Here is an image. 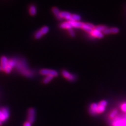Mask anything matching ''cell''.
<instances>
[{
  "label": "cell",
  "instance_id": "1",
  "mask_svg": "<svg viewBox=\"0 0 126 126\" xmlns=\"http://www.w3.org/2000/svg\"><path fill=\"white\" fill-rule=\"evenodd\" d=\"M36 119V110L34 108H29L28 110L27 120L28 122L33 123Z\"/></svg>",
  "mask_w": 126,
  "mask_h": 126
},
{
  "label": "cell",
  "instance_id": "2",
  "mask_svg": "<svg viewBox=\"0 0 126 126\" xmlns=\"http://www.w3.org/2000/svg\"><path fill=\"white\" fill-rule=\"evenodd\" d=\"M40 73L41 75H46V76H51L53 77L58 76V73L55 70H50V69H42L40 71Z\"/></svg>",
  "mask_w": 126,
  "mask_h": 126
},
{
  "label": "cell",
  "instance_id": "3",
  "mask_svg": "<svg viewBox=\"0 0 126 126\" xmlns=\"http://www.w3.org/2000/svg\"><path fill=\"white\" fill-rule=\"evenodd\" d=\"M63 76L64 77L68 80L70 81H74L75 79V77L72 74L69 73L66 70H63L62 72Z\"/></svg>",
  "mask_w": 126,
  "mask_h": 126
},
{
  "label": "cell",
  "instance_id": "4",
  "mask_svg": "<svg viewBox=\"0 0 126 126\" xmlns=\"http://www.w3.org/2000/svg\"><path fill=\"white\" fill-rule=\"evenodd\" d=\"M8 59L5 57L2 56L0 58V66L2 69V70L4 71L6 67L7 66L8 63Z\"/></svg>",
  "mask_w": 126,
  "mask_h": 126
},
{
  "label": "cell",
  "instance_id": "5",
  "mask_svg": "<svg viewBox=\"0 0 126 126\" xmlns=\"http://www.w3.org/2000/svg\"><path fill=\"white\" fill-rule=\"evenodd\" d=\"M70 24L71 25L72 27L75 28H82L83 23L80 22H77L73 21H68Z\"/></svg>",
  "mask_w": 126,
  "mask_h": 126
},
{
  "label": "cell",
  "instance_id": "6",
  "mask_svg": "<svg viewBox=\"0 0 126 126\" xmlns=\"http://www.w3.org/2000/svg\"><path fill=\"white\" fill-rule=\"evenodd\" d=\"M93 36H94L96 37H98L99 38H101L103 37V34L102 32H99L95 29H94L93 31L90 33Z\"/></svg>",
  "mask_w": 126,
  "mask_h": 126
},
{
  "label": "cell",
  "instance_id": "7",
  "mask_svg": "<svg viewBox=\"0 0 126 126\" xmlns=\"http://www.w3.org/2000/svg\"><path fill=\"white\" fill-rule=\"evenodd\" d=\"M52 11L53 13L54 14V15L59 20H61L62 18L60 16V12L59 10V9L57 7H53L52 8Z\"/></svg>",
  "mask_w": 126,
  "mask_h": 126
},
{
  "label": "cell",
  "instance_id": "8",
  "mask_svg": "<svg viewBox=\"0 0 126 126\" xmlns=\"http://www.w3.org/2000/svg\"><path fill=\"white\" fill-rule=\"evenodd\" d=\"M60 16L61 18H64L69 21H70L72 17V14L68 12H60Z\"/></svg>",
  "mask_w": 126,
  "mask_h": 126
},
{
  "label": "cell",
  "instance_id": "9",
  "mask_svg": "<svg viewBox=\"0 0 126 126\" xmlns=\"http://www.w3.org/2000/svg\"><path fill=\"white\" fill-rule=\"evenodd\" d=\"M98 107V104L93 103L90 106V111L93 114L96 113V110Z\"/></svg>",
  "mask_w": 126,
  "mask_h": 126
},
{
  "label": "cell",
  "instance_id": "10",
  "mask_svg": "<svg viewBox=\"0 0 126 126\" xmlns=\"http://www.w3.org/2000/svg\"><path fill=\"white\" fill-rule=\"evenodd\" d=\"M0 109L1 110V112L3 113L6 119L7 120L9 117V111L8 108L7 107H3Z\"/></svg>",
  "mask_w": 126,
  "mask_h": 126
},
{
  "label": "cell",
  "instance_id": "11",
  "mask_svg": "<svg viewBox=\"0 0 126 126\" xmlns=\"http://www.w3.org/2000/svg\"><path fill=\"white\" fill-rule=\"evenodd\" d=\"M60 27L62 29H67L68 30L72 29V27L71 25L70 24V23L68 22H64V23H62L60 24Z\"/></svg>",
  "mask_w": 126,
  "mask_h": 126
},
{
  "label": "cell",
  "instance_id": "12",
  "mask_svg": "<svg viewBox=\"0 0 126 126\" xmlns=\"http://www.w3.org/2000/svg\"><path fill=\"white\" fill-rule=\"evenodd\" d=\"M30 13L32 16H35L36 13V8L34 5H32L30 7Z\"/></svg>",
  "mask_w": 126,
  "mask_h": 126
},
{
  "label": "cell",
  "instance_id": "13",
  "mask_svg": "<svg viewBox=\"0 0 126 126\" xmlns=\"http://www.w3.org/2000/svg\"><path fill=\"white\" fill-rule=\"evenodd\" d=\"M80 19H81V17L80 16L77 14H73L72 15L71 19L70 21L79 22V21H80Z\"/></svg>",
  "mask_w": 126,
  "mask_h": 126
},
{
  "label": "cell",
  "instance_id": "14",
  "mask_svg": "<svg viewBox=\"0 0 126 126\" xmlns=\"http://www.w3.org/2000/svg\"><path fill=\"white\" fill-rule=\"evenodd\" d=\"M82 29H83L86 32H87L88 33H89L90 34L93 31V29H91L90 28L88 27L86 23H83V26H82Z\"/></svg>",
  "mask_w": 126,
  "mask_h": 126
},
{
  "label": "cell",
  "instance_id": "15",
  "mask_svg": "<svg viewBox=\"0 0 126 126\" xmlns=\"http://www.w3.org/2000/svg\"><path fill=\"white\" fill-rule=\"evenodd\" d=\"M105 109H106V107L101 106L98 105V107L96 110V113H103L105 111Z\"/></svg>",
  "mask_w": 126,
  "mask_h": 126
},
{
  "label": "cell",
  "instance_id": "16",
  "mask_svg": "<svg viewBox=\"0 0 126 126\" xmlns=\"http://www.w3.org/2000/svg\"><path fill=\"white\" fill-rule=\"evenodd\" d=\"M53 78V77L51 76H46L43 80V83L45 84L49 83L50 81Z\"/></svg>",
  "mask_w": 126,
  "mask_h": 126
},
{
  "label": "cell",
  "instance_id": "17",
  "mask_svg": "<svg viewBox=\"0 0 126 126\" xmlns=\"http://www.w3.org/2000/svg\"><path fill=\"white\" fill-rule=\"evenodd\" d=\"M16 61L15 60L10 59L8 61L7 65H9L11 66V67L13 68L16 65Z\"/></svg>",
  "mask_w": 126,
  "mask_h": 126
},
{
  "label": "cell",
  "instance_id": "18",
  "mask_svg": "<svg viewBox=\"0 0 126 126\" xmlns=\"http://www.w3.org/2000/svg\"><path fill=\"white\" fill-rule=\"evenodd\" d=\"M40 31L41 32V33L44 35H45L46 33H47L49 31V29L48 27H47V26H44L41 29Z\"/></svg>",
  "mask_w": 126,
  "mask_h": 126
},
{
  "label": "cell",
  "instance_id": "19",
  "mask_svg": "<svg viewBox=\"0 0 126 126\" xmlns=\"http://www.w3.org/2000/svg\"><path fill=\"white\" fill-rule=\"evenodd\" d=\"M106 29H107V27L105 26H103V25H99V26H96L95 28V30L101 32H103Z\"/></svg>",
  "mask_w": 126,
  "mask_h": 126
},
{
  "label": "cell",
  "instance_id": "20",
  "mask_svg": "<svg viewBox=\"0 0 126 126\" xmlns=\"http://www.w3.org/2000/svg\"><path fill=\"white\" fill-rule=\"evenodd\" d=\"M43 36V34L41 33L40 31L39 30L36 32L34 36H35V38L36 39H40Z\"/></svg>",
  "mask_w": 126,
  "mask_h": 126
},
{
  "label": "cell",
  "instance_id": "21",
  "mask_svg": "<svg viewBox=\"0 0 126 126\" xmlns=\"http://www.w3.org/2000/svg\"><path fill=\"white\" fill-rule=\"evenodd\" d=\"M118 113V111L116 109H114L109 114V117L111 119H113L116 116Z\"/></svg>",
  "mask_w": 126,
  "mask_h": 126
},
{
  "label": "cell",
  "instance_id": "22",
  "mask_svg": "<svg viewBox=\"0 0 126 126\" xmlns=\"http://www.w3.org/2000/svg\"><path fill=\"white\" fill-rule=\"evenodd\" d=\"M0 120L2 122H4L7 120L6 117L4 116V115L3 114V113L1 112V110L0 109Z\"/></svg>",
  "mask_w": 126,
  "mask_h": 126
},
{
  "label": "cell",
  "instance_id": "23",
  "mask_svg": "<svg viewBox=\"0 0 126 126\" xmlns=\"http://www.w3.org/2000/svg\"><path fill=\"white\" fill-rule=\"evenodd\" d=\"M107 102L106 101V100H101V101H100V102H99V104H98V105H99V106H103V107H106V106H107Z\"/></svg>",
  "mask_w": 126,
  "mask_h": 126
},
{
  "label": "cell",
  "instance_id": "24",
  "mask_svg": "<svg viewBox=\"0 0 126 126\" xmlns=\"http://www.w3.org/2000/svg\"><path fill=\"white\" fill-rule=\"evenodd\" d=\"M68 31L69 33V34H70V35L72 37H74L75 36V33H74V32L73 31V30H72V28L68 30Z\"/></svg>",
  "mask_w": 126,
  "mask_h": 126
},
{
  "label": "cell",
  "instance_id": "25",
  "mask_svg": "<svg viewBox=\"0 0 126 126\" xmlns=\"http://www.w3.org/2000/svg\"><path fill=\"white\" fill-rule=\"evenodd\" d=\"M12 68H13L11 67V66H9V65H7V66L6 67L5 70H4L5 72L7 73H9L11 72V71Z\"/></svg>",
  "mask_w": 126,
  "mask_h": 126
},
{
  "label": "cell",
  "instance_id": "26",
  "mask_svg": "<svg viewBox=\"0 0 126 126\" xmlns=\"http://www.w3.org/2000/svg\"><path fill=\"white\" fill-rule=\"evenodd\" d=\"M111 33L116 34L119 32V29L117 28H112L111 29Z\"/></svg>",
  "mask_w": 126,
  "mask_h": 126
},
{
  "label": "cell",
  "instance_id": "27",
  "mask_svg": "<svg viewBox=\"0 0 126 126\" xmlns=\"http://www.w3.org/2000/svg\"><path fill=\"white\" fill-rule=\"evenodd\" d=\"M103 33L105 34H109L111 33V29H109V28H107L103 32Z\"/></svg>",
  "mask_w": 126,
  "mask_h": 126
},
{
  "label": "cell",
  "instance_id": "28",
  "mask_svg": "<svg viewBox=\"0 0 126 126\" xmlns=\"http://www.w3.org/2000/svg\"><path fill=\"white\" fill-rule=\"evenodd\" d=\"M121 109L122 111L126 112V103L122 104L121 106Z\"/></svg>",
  "mask_w": 126,
  "mask_h": 126
},
{
  "label": "cell",
  "instance_id": "29",
  "mask_svg": "<svg viewBox=\"0 0 126 126\" xmlns=\"http://www.w3.org/2000/svg\"><path fill=\"white\" fill-rule=\"evenodd\" d=\"M86 24H87V25L88 27L90 28L91 29H93V30L95 28V27L94 26V25H93V24H91V23H86Z\"/></svg>",
  "mask_w": 126,
  "mask_h": 126
},
{
  "label": "cell",
  "instance_id": "30",
  "mask_svg": "<svg viewBox=\"0 0 126 126\" xmlns=\"http://www.w3.org/2000/svg\"><path fill=\"white\" fill-rule=\"evenodd\" d=\"M23 126H32V123L28 121L25 122L23 124Z\"/></svg>",
  "mask_w": 126,
  "mask_h": 126
},
{
  "label": "cell",
  "instance_id": "31",
  "mask_svg": "<svg viewBox=\"0 0 126 126\" xmlns=\"http://www.w3.org/2000/svg\"><path fill=\"white\" fill-rule=\"evenodd\" d=\"M2 122H2V121L0 120V126H2Z\"/></svg>",
  "mask_w": 126,
  "mask_h": 126
},
{
  "label": "cell",
  "instance_id": "32",
  "mask_svg": "<svg viewBox=\"0 0 126 126\" xmlns=\"http://www.w3.org/2000/svg\"><path fill=\"white\" fill-rule=\"evenodd\" d=\"M1 70H2V69H1V66H0V71H1Z\"/></svg>",
  "mask_w": 126,
  "mask_h": 126
}]
</instances>
